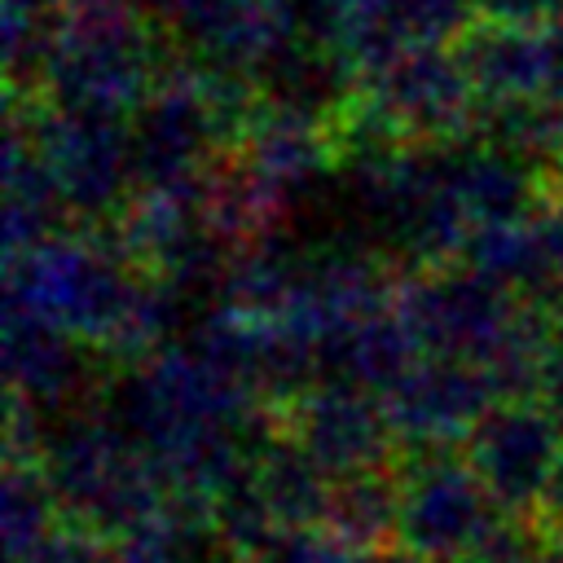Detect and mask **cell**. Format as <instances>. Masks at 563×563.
Listing matches in <instances>:
<instances>
[{"label":"cell","mask_w":563,"mask_h":563,"mask_svg":"<svg viewBox=\"0 0 563 563\" xmlns=\"http://www.w3.org/2000/svg\"><path fill=\"white\" fill-rule=\"evenodd\" d=\"M62 519L79 523L106 541L154 519L167 501V479L145 444H136L106 405H88L62 418L44 435L40 457Z\"/></svg>","instance_id":"cell-1"},{"label":"cell","mask_w":563,"mask_h":563,"mask_svg":"<svg viewBox=\"0 0 563 563\" xmlns=\"http://www.w3.org/2000/svg\"><path fill=\"white\" fill-rule=\"evenodd\" d=\"M136 282L141 268L114 246L106 224H75L31 251L4 255V299L44 312L97 356L119 330Z\"/></svg>","instance_id":"cell-2"},{"label":"cell","mask_w":563,"mask_h":563,"mask_svg":"<svg viewBox=\"0 0 563 563\" xmlns=\"http://www.w3.org/2000/svg\"><path fill=\"white\" fill-rule=\"evenodd\" d=\"M391 308L400 312V321L409 325L413 343L427 356H457V361H484L497 339L506 334L519 295L462 264H405Z\"/></svg>","instance_id":"cell-3"},{"label":"cell","mask_w":563,"mask_h":563,"mask_svg":"<svg viewBox=\"0 0 563 563\" xmlns=\"http://www.w3.org/2000/svg\"><path fill=\"white\" fill-rule=\"evenodd\" d=\"M136 185L198 180L207 158L233 141L229 114L198 62H163L128 119Z\"/></svg>","instance_id":"cell-4"},{"label":"cell","mask_w":563,"mask_h":563,"mask_svg":"<svg viewBox=\"0 0 563 563\" xmlns=\"http://www.w3.org/2000/svg\"><path fill=\"white\" fill-rule=\"evenodd\" d=\"M31 136L40 145L75 224H106L136 189L128 119L57 110L35 97Z\"/></svg>","instance_id":"cell-5"},{"label":"cell","mask_w":563,"mask_h":563,"mask_svg":"<svg viewBox=\"0 0 563 563\" xmlns=\"http://www.w3.org/2000/svg\"><path fill=\"white\" fill-rule=\"evenodd\" d=\"M400 528L396 541L462 563L484 528L497 519V501L484 475L471 466L466 449L435 444V449H400Z\"/></svg>","instance_id":"cell-6"},{"label":"cell","mask_w":563,"mask_h":563,"mask_svg":"<svg viewBox=\"0 0 563 563\" xmlns=\"http://www.w3.org/2000/svg\"><path fill=\"white\" fill-rule=\"evenodd\" d=\"M268 413L330 479L400 462V435L387 418L383 396L369 387L317 383Z\"/></svg>","instance_id":"cell-7"},{"label":"cell","mask_w":563,"mask_h":563,"mask_svg":"<svg viewBox=\"0 0 563 563\" xmlns=\"http://www.w3.org/2000/svg\"><path fill=\"white\" fill-rule=\"evenodd\" d=\"M493 501L515 515H537L550 471L563 453V427L545 400H497L462 440Z\"/></svg>","instance_id":"cell-8"},{"label":"cell","mask_w":563,"mask_h":563,"mask_svg":"<svg viewBox=\"0 0 563 563\" xmlns=\"http://www.w3.org/2000/svg\"><path fill=\"white\" fill-rule=\"evenodd\" d=\"M497 387L479 361L427 356L405 369L396 387L383 391L387 418L400 435V449L462 444L471 427L497 405Z\"/></svg>","instance_id":"cell-9"},{"label":"cell","mask_w":563,"mask_h":563,"mask_svg":"<svg viewBox=\"0 0 563 563\" xmlns=\"http://www.w3.org/2000/svg\"><path fill=\"white\" fill-rule=\"evenodd\" d=\"M471 84L488 101H554V35L541 18L479 13L453 40Z\"/></svg>","instance_id":"cell-10"},{"label":"cell","mask_w":563,"mask_h":563,"mask_svg":"<svg viewBox=\"0 0 563 563\" xmlns=\"http://www.w3.org/2000/svg\"><path fill=\"white\" fill-rule=\"evenodd\" d=\"M75 343L79 339L66 334L44 312L4 299V378H9V391L31 400L40 413L66 409L92 383L88 356Z\"/></svg>","instance_id":"cell-11"},{"label":"cell","mask_w":563,"mask_h":563,"mask_svg":"<svg viewBox=\"0 0 563 563\" xmlns=\"http://www.w3.org/2000/svg\"><path fill=\"white\" fill-rule=\"evenodd\" d=\"M233 145L290 202L303 189H312L325 172H339V145L330 136V123H321L312 114H299L290 106L264 101V97L251 110V119L242 123Z\"/></svg>","instance_id":"cell-12"},{"label":"cell","mask_w":563,"mask_h":563,"mask_svg":"<svg viewBox=\"0 0 563 563\" xmlns=\"http://www.w3.org/2000/svg\"><path fill=\"white\" fill-rule=\"evenodd\" d=\"M255 484L282 528H321L330 475L273 422V413L255 435Z\"/></svg>","instance_id":"cell-13"},{"label":"cell","mask_w":563,"mask_h":563,"mask_svg":"<svg viewBox=\"0 0 563 563\" xmlns=\"http://www.w3.org/2000/svg\"><path fill=\"white\" fill-rule=\"evenodd\" d=\"M321 528L365 554L378 545H391L400 528V466L334 475Z\"/></svg>","instance_id":"cell-14"},{"label":"cell","mask_w":563,"mask_h":563,"mask_svg":"<svg viewBox=\"0 0 563 563\" xmlns=\"http://www.w3.org/2000/svg\"><path fill=\"white\" fill-rule=\"evenodd\" d=\"M303 264H308V255L290 251V242L282 233L260 238L251 246H238L229 255L220 299L246 317H282L290 308V299L299 295Z\"/></svg>","instance_id":"cell-15"},{"label":"cell","mask_w":563,"mask_h":563,"mask_svg":"<svg viewBox=\"0 0 563 563\" xmlns=\"http://www.w3.org/2000/svg\"><path fill=\"white\" fill-rule=\"evenodd\" d=\"M4 75L13 97H40L44 66L62 31V0H0Z\"/></svg>","instance_id":"cell-16"},{"label":"cell","mask_w":563,"mask_h":563,"mask_svg":"<svg viewBox=\"0 0 563 563\" xmlns=\"http://www.w3.org/2000/svg\"><path fill=\"white\" fill-rule=\"evenodd\" d=\"M0 506H4V550H9V559L31 554L62 523L57 493H53L44 466L31 462V457H4Z\"/></svg>","instance_id":"cell-17"},{"label":"cell","mask_w":563,"mask_h":563,"mask_svg":"<svg viewBox=\"0 0 563 563\" xmlns=\"http://www.w3.org/2000/svg\"><path fill=\"white\" fill-rule=\"evenodd\" d=\"M550 541H554V532L545 528L541 515L497 510V519L484 528V537L471 545V554L462 563H541Z\"/></svg>","instance_id":"cell-18"},{"label":"cell","mask_w":563,"mask_h":563,"mask_svg":"<svg viewBox=\"0 0 563 563\" xmlns=\"http://www.w3.org/2000/svg\"><path fill=\"white\" fill-rule=\"evenodd\" d=\"M541 400L545 409L559 418L563 427V312L554 321V334H550V347H545V378H541Z\"/></svg>","instance_id":"cell-19"},{"label":"cell","mask_w":563,"mask_h":563,"mask_svg":"<svg viewBox=\"0 0 563 563\" xmlns=\"http://www.w3.org/2000/svg\"><path fill=\"white\" fill-rule=\"evenodd\" d=\"M537 515L545 519V528H550L554 537L563 532V453H559V462H554V471H550V484H545V493H541Z\"/></svg>","instance_id":"cell-20"},{"label":"cell","mask_w":563,"mask_h":563,"mask_svg":"<svg viewBox=\"0 0 563 563\" xmlns=\"http://www.w3.org/2000/svg\"><path fill=\"white\" fill-rule=\"evenodd\" d=\"M185 563H251V559H242L238 550H229V545H220L216 554H207V550H198V554H189Z\"/></svg>","instance_id":"cell-21"},{"label":"cell","mask_w":563,"mask_h":563,"mask_svg":"<svg viewBox=\"0 0 563 563\" xmlns=\"http://www.w3.org/2000/svg\"><path fill=\"white\" fill-rule=\"evenodd\" d=\"M541 563H563V532L550 541V550H545V559H541Z\"/></svg>","instance_id":"cell-22"},{"label":"cell","mask_w":563,"mask_h":563,"mask_svg":"<svg viewBox=\"0 0 563 563\" xmlns=\"http://www.w3.org/2000/svg\"><path fill=\"white\" fill-rule=\"evenodd\" d=\"M550 172H554V176H559V180H563V150H559V163H554V167H550Z\"/></svg>","instance_id":"cell-23"}]
</instances>
